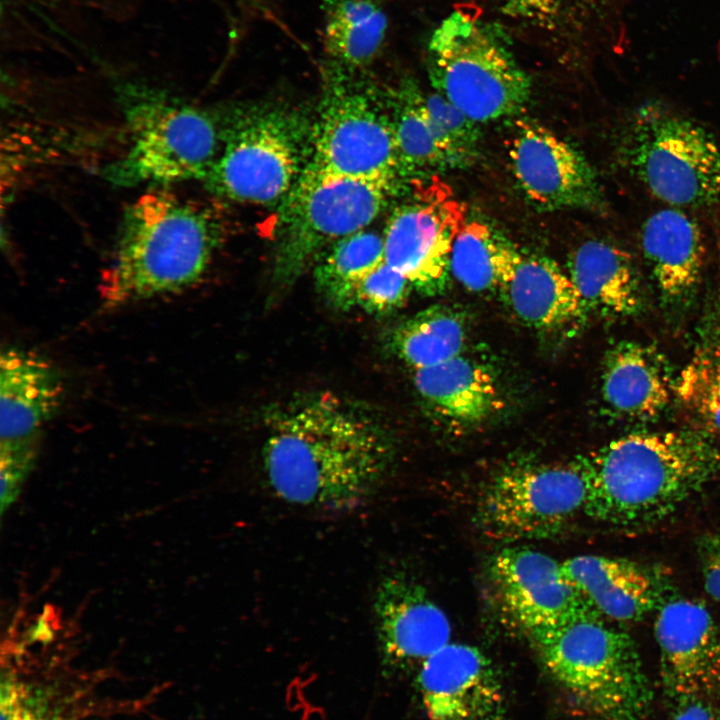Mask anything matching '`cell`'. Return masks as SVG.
<instances>
[{
  "label": "cell",
  "instance_id": "ba28073f",
  "mask_svg": "<svg viewBox=\"0 0 720 720\" xmlns=\"http://www.w3.org/2000/svg\"><path fill=\"white\" fill-rule=\"evenodd\" d=\"M313 122L280 105L234 111L224 117L219 157L202 179L217 196L252 204H275L310 163Z\"/></svg>",
  "mask_w": 720,
  "mask_h": 720
},
{
  "label": "cell",
  "instance_id": "603a6c76",
  "mask_svg": "<svg viewBox=\"0 0 720 720\" xmlns=\"http://www.w3.org/2000/svg\"><path fill=\"white\" fill-rule=\"evenodd\" d=\"M641 243L664 301L680 303L692 295L704 263V244L697 223L682 210H660L644 222Z\"/></svg>",
  "mask_w": 720,
  "mask_h": 720
},
{
  "label": "cell",
  "instance_id": "1f68e13d",
  "mask_svg": "<svg viewBox=\"0 0 720 720\" xmlns=\"http://www.w3.org/2000/svg\"><path fill=\"white\" fill-rule=\"evenodd\" d=\"M424 99L432 126L452 168L470 164L478 153V123L434 90L425 93Z\"/></svg>",
  "mask_w": 720,
  "mask_h": 720
},
{
  "label": "cell",
  "instance_id": "8fae6325",
  "mask_svg": "<svg viewBox=\"0 0 720 720\" xmlns=\"http://www.w3.org/2000/svg\"><path fill=\"white\" fill-rule=\"evenodd\" d=\"M586 499L577 459L569 464L512 463L483 488L475 522L485 536L506 544L551 538L584 512Z\"/></svg>",
  "mask_w": 720,
  "mask_h": 720
},
{
  "label": "cell",
  "instance_id": "ac0fdd59",
  "mask_svg": "<svg viewBox=\"0 0 720 720\" xmlns=\"http://www.w3.org/2000/svg\"><path fill=\"white\" fill-rule=\"evenodd\" d=\"M570 583L602 618L634 622L667 600L664 576L655 568L602 555H578L562 562Z\"/></svg>",
  "mask_w": 720,
  "mask_h": 720
},
{
  "label": "cell",
  "instance_id": "44dd1931",
  "mask_svg": "<svg viewBox=\"0 0 720 720\" xmlns=\"http://www.w3.org/2000/svg\"><path fill=\"white\" fill-rule=\"evenodd\" d=\"M413 381L428 410L453 427L478 425L502 406L492 370L463 354L415 370Z\"/></svg>",
  "mask_w": 720,
  "mask_h": 720
},
{
  "label": "cell",
  "instance_id": "7402d4cb",
  "mask_svg": "<svg viewBox=\"0 0 720 720\" xmlns=\"http://www.w3.org/2000/svg\"><path fill=\"white\" fill-rule=\"evenodd\" d=\"M513 314L539 330L579 325L587 318L569 274L546 256L520 255L499 291Z\"/></svg>",
  "mask_w": 720,
  "mask_h": 720
},
{
  "label": "cell",
  "instance_id": "ffe728a7",
  "mask_svg": "<svg viewBox=\"0 0 720 720\" xmlns=\"http://www.w3.org/2000/svg\"><path fill=\"white\" fill-rule=\"evenodd\" d=\"M64 384L57 369L41 355L7 347L0 357V440L39 434L59 410Z\"/></svg>",
  "mask_w": 720,
  "mask_h": 720
},
{
  "label": "cell",
  "instance_id": "8992f818",
  "mask_svg": "<svg viewBox=\"0 0 720 720\" xmlns=\"http://www.w3.org/2000/svg\"><path fill=\"white\" fill-rule=\"evenodd\" d=\"M433 90L477 123L515 116L532 83L496 21L455 10L433 30L426 50Z\"/></svg>",
  "mask_w": 720,
  "mask_h": 720
},
{
  "label": "cell",
  "instance_id": "6da1fadb",
  "mask_svg": "<svg viewBox=\"0 0 720 720\" xmlns=\"http://www.w3.org/2000/svg\"><path fill=\"white\" fill-rule=\"evenodd\" d=\"M266 424L265 476L290 504L354 508L377 491L394 461V440L376 411L333 392L290 399Z\"/></svg>",
  "mask_w": 720,
  "mask_h": 720
},
{
  "label": "cell",
  "instance_id": "30bf717a",
  "mask_svg": "<svg viewBox=\"0 0 720 720\" xmlns=\"http://www.w3.org/2000/svg\"><path fill=\"white\" fill-rule=\"evenodd\" d=\"M350 73L338 64L329 71L313 121L310 163L337 175L397 183L401 175L388 100L352 82Z\"/></svg>",
  "mask_w": 720,
  "mask_h": 720
},
{
  "label": "cell",
  "instance_id": "d590c367",
  "mask_svg": "<svg viewBox=\"0 0 720 720\" xmlns=\"http://www.w3.org/2000/svg\"><path fill=\"white\" fill-rule=\"evenodd\" d=\"M698 556L705 590L720 602V533L700 540Z\"/></svg>",
  "mask_w": 720,
  "mask_h": 720
},
{
  "label": "cell",
  "instance_id": "5b68a950",
  "mask_svg": "<svg viewBox=\"0 0 720 720\" xmlns=\"http://www.w3.org/2000/svg\"><path fill=\"white\" fill-rule=\"evenodd\" d=\"M120 100L128 143L104 171L112 184L202 181L221 153L224 119L145 87H126Z\"/></svg>",
  "mask_w": 720,
  "mask_h": 720
},
{
  "label": "cell",
  "instance_id": "277c9868",
  "mask_svg": "<svg viewBox=\"0 0 720 720\" xmlns=\"http://www.w3.org/2000/svg\"><path fill=\"white\" fill-rule=\"evenodd\" d=\"M544 669L589 720H647L653 693L630 635L595 612L526 636Z\"/></svg>",
  "mask_w": 720,
  "mask_h": 720
},
{
  "label": "cell",
  "instance_id": "5bb4252c",
  "mask_svg": "<svg viewBox=\"0 0 720 720\" xmlns=\"http://www.w3.org/2000/svg\"><path fill=\"white\" fill-rule=\"evenodd\" d=\"M663 693L672 707L720 696V625L701 603L667 599L654 625Z\"/></svg>",
  "mask_w": 720,
  "mask_h": 720
},
{
  "label": "cell",
  "instance_id": "7a4b0ae2",
  "mask_svg": "<svg viewBox=\"0 0 720 720\" xmlns=\"http://www.w3.org/2000/svg\"><path fill=\"white\" fill-rule=\"evenodd\" d=\"M576 459L584 512L622 527L665 518L720 472L719 443L697 430L632 433Z\"/></svg>",
  "mask_w": 720,
  "mask_h": 720
},
{
  "label": "cell",
  "instance_id": "e0dca14e",
  "mask_svg": "<svg viewBox=\"0 0 720 720\" xmlns=\"http://www.w3.org/2000/svg\"><path fill=\"white\" fill-rule=\"evenodd\" d=\"M384 661L396 668L421 666L451 638V623L425 587L402 572L385 576L374 598Z\"/></svg>",
  "mask_w": 720,
  "mask_h": 720
},
{
  "label": "cell",
  "instance_id": "d6986e66",
  "mask_svg": "<svg viewBox=\"0 0 720 720\" xmlns=\"http://www.w3.org/2000/svg\"><path fill=\"white\" fill-rule=\"evenodd\" d=\"M601 396L615 415L635 421L658 416L674 393L675 381L664 354L634 340L613 345L603 361Z\"/></svg>",
  "mask_w": 720,
  "mask_h": 720
},
{
  "label": "cell",
  "instance_id": "484cf974",
  "mask_svg": "<svg viewBox=\"0 0 720 720\" xmlns=\"http://www.w3.org/2000/svg\"><path fill=\"white\" fill-rule=\"evenodd\" d=\"M468 337L463 309L449 304L429 306L398 324L389 334V350L414 370L462 354Z\"/></svg>",
  "mask_w": 720,
  "mask_h": 720
},
{
  "label": "cell",
  "instance_id": "d4e9b609",
  "mask_svg": "<svg viewBox=\"0 0 720 720\" xmlns=\"http://www.w3.org/2000/svg\"><path fill=\"white\" fill-rule=\"evenodd\" d=\"M633 0H492L517 27L550 40H602L617 32Z\"/></svg>",
  "mask_w": 720,
  "mask_h": 720
},
{
  "label": "cell",
  "instance_id": "836d02e7",
  "mask_svg": "<svg viewBox=\"0 0 720 720\" xmlns=\"http://www.w3.org/2000/svg\"><path fill=\"white\" fill-rule=\"evenodd\" d=\"M39 434L0 442L1 513L16 500L38 453Z\"/></svg>",
  "mask_w": 720,
  "mask_h": 720
},
{
  "label": "cell",
  "instance_id": "4dcf8cb0",
  "mask_svg": "<svg viewBox=\"0 0 720 720\" xmlns=\"http://www.w3.org/2000/svg\"><path fill=\"white\" fill-rule=\"evenodd\" d=\"M681 407L696 430L720 441V348L706 347L694 354L674 383Z\"/></svg>",
  "mask_w": 720,
  "mask_h": 720
},
{
  "label": "cell",
  "instance_id": "2e32d148",
  "mask_svg": "<svg viewBox=\"0 0 720 720\" xmlns=\"http://www.w3.org/2000/svg\"><path fill=\"white\" fill-rule=\"evenodd\" d=\"M417 686L430 720H511L496 667L476 646L448 643L418 668Z\"/></svg>",
  "mask_w": 720,
  "mask_h": 720
},
{
  "label": "cell",
  "instance_id": "cb8c5ba5",
  "mask_svg": "<svg viewBox=\"0 0 720 720\" xmlns=\"http://www.w3.org/2000/svg\"><path fill=\"white\" fill-rule=\"evenodd\" d=\"M568 274L587 317L619 318L638 312L639 275L628 252L613 243L590 239L569 256Z\"/></svg>",
  "mask_w": 720,
  "mask_h": 720
},
{
  "label": "cell",
  "instance_id": "9c48e42d",
  "mask_svg": "<svg viewBox=\"0 0 720 720\" xmlns=\"http://www.w3.org/2000/svg\"><path fill=\"white\" fill-rule=\"evenodd\" d=\"M625 167L655 197L676 206L720 201V146L697 122L657 102L638 106L619 140Z\"/></svg>",
  "mask_w": 720,
  "mask_h": 720
},
{
  "label": "cell",
  "instance_id": "f546056e",
  "mask_svg": "<svg viewBox=\"0 0 720 720\" xmlns=\"http://www.w3.org/2000/svg\"><path fill=\"white\" fill-rule=\"evenodd\" d=\"M425 93L410 79L390 96L400 175L452 168L432 126Z\"/></svg>",
  "mask_w": 720,
  "mask_h": 720
},
{
  "label": "cell",
  "instance_id": "7c38bea8",
  "mask_svg": "<svg viewBox=\"0 0 720 720\" xmlns=\"http://www.w3.org/2000/svg\"><path fill=\"white\" fill-rule=\"evenodd\" d=\"M464 205L439 180L397 207L383 232L384 259L424 296L448 287L454 240L466 222Z\"/></svg>",
  "mask_w": 720,
  "mask_h": 720
},
{
  "label": "cell",
  "instance_id": "8d00e7d4",
  "mask_svg": "<svg viewBox=\"0 0 720 720\" xmlns=\"http://www.w3.org/2000/svg\"><path fill=\"white\" fill-rule=\"evenodd\" d=\"M672 708L668 720H720L719 699H698Z\"/></svg>",
  "mask_w": 720,
  "mask_h": 720
},
{
  "label": "cell",
  "instance_id": "83f0119b",
  "mask_svg": "<svg viewBox=\"0 0 720 720\" xmlns=\"http://www.w3.org/2000/svg\"><path fill=\"white\" fill-rule=\"evenodd\" d=\"M519 255L513 243L487 223L466 220L452 246L450 271L472 292L500 291Z\"/></svg>",
  "mask_w": 720,
  "mask_h": 720
},
{
  "label": "cell",
  "instance_id": "d6a6232c",
  "mask_svg": "<svg viewBox=\"0 0 720 720\" xmlns=\"http://www.w3.org/2000/svg\"><path fill=\"white\" fill-rule=\"evenodd\" d=\"M412 288L405 276L384 261L358 283L352 308L369 314H386L400 308Z\"/></svg>",
  "mask_w": 720,
  "mask_h": 720
},
{
  "label": "cell",
  "instance_id": "f1b7e54d",
  "mask_svg": "<svg viewBox=\"0 0 720 720\" xmlns=\"http://www.w3.org/2000/svg\"><path fill=\"white\" fill-rule=\"evenodd\" d=\"M383 234L368 228L333 244L313 267L315 285L328 304L352 309L358 283L384 262Z\"/></svg>",
  "mask_w": 720,
  "mask_h": 720
},
{
  "label": "cell",
  "instance_id": "e575fe53",
  "mask_svg": "<svg viewBox=\"0 0 720 720\" xmlns=\"http://www.w3.org/2000/svg\"><path fill=\"white\" fill-rule=\"evenodd\" d=\"M46 701L24 680L13 674L2 677L0 720H50Z\"/></svg>",
  "mask_w": 720,
  "mask_h": 720
},
{
  "label": "cell",
  "instance_id": "3957f363",
  "mask_svg": "<svg viewBox=\"0 0 720 720\" xmlns=\"http://www.w3.org/2000/svg\"><path fill=\"white\" fill-rule=\"evenodd\" d=\"M215 206L165 190L140 196L124 211L100 296L105 308L177 293L206 272L224 238Z\"/></svg>",
  "mask_w": 720,
  "mask_h": 720
},
{
  "label": "cell",
  "instance_id": "52a82bcc",
  "mask_svg": "<svg viewBox=\"0 0 720 720\" xmlns=\"http://www.w3.org/2000/svg\"><path fill=\"white\" fill-rule=\"evenodd\" d=\"M395 187L392 181L337 175L309 163L274 217V283L289 287L333 244L368 228Z\"/></svg>",
  "mask_w": 720,
  "mask_h": 720
},
{
  "label": "cell",
  "instance_id": "9a60e30c",
  "mask_svg": "<svg viewBox=\"0 0 720 720\" xmlns=\"http://www.w3.org/2000/svg\"><path fill=\"white\" fill-rule=\"evenodd\" d=\"M488 575L502 612L525 636L595 612L567 579L562 563L535 549L502 548L490 559Z\"/></svg>",
  "mask_w": 720,
  "mask_h": 720
},
{
  "label": "cell",
  "instance_id": "4316f807",
  "mask_svg": "<svg viewBox=\"0 0 720 720\" xmlns=\"http://www.w3.org/2000/svg\"><path fill=\"white\" fill-rule=\"evenodd\" d=\"M325 50L350 70L369 65L383 47L387 16L377 0H328Z\"/></svg>",
  "mask_w": 720,
  "mask_h": 720
},
{
  "label": "cell",
  "instance_id": "4fadbf2b",
  "mask_svg": "<svg viewBox=\"0 0 720 720\" xmlns=\"http://www.w3.org/2000/svg\"><path fill=\"white\" fill-rule=\"evenodd\" d=\"M508 155L526 198L544 211L600 209L603 193L596 173L572 144L528 119H517Z\"/></svg>",
  "mask_w": 720,
  "mask_h": 720
}]
</instances>
